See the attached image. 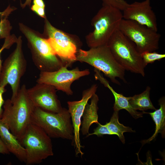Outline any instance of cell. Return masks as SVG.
Listing matches in <instances>:
<instances>
[{
	"mask_svg": "<svg viewBox=\"0 0 165 165\" xmlns=\"http://www.w3.org/2000/svg\"><path fill=\"white\" fill-rule=\"evenodd\" d=\"M27 89L26 85L23 84L12 101L10 99L5 101L1 119L18 139L31 123V115L35 108L28 96Z\"/></svg>",
	"mask_w": 165,
	"mask_h": 165,
	"instance_id": "6da1fadb",
	"label": "cell"
},
{
	"mask_svg": "<svg viewBox=\"0 0 165 165\" xmlns=\"http://www.w3.org/2000/svg\"><path fill=\"white\" fill-rule=\"evenodd\" d=\"M19 27L27 39L33 61L40 72H53L64 66L43 34L21 23Z\"/></svg>",
	"mask_w": 165,
	"mask_h": 165,
	"instance_id": "7a4b0ae2",
	"label": "cell"
},
{
	"mask_svg": "<svg viewBox=\"0 0 165 165\" xmlns=\"http://www.w3.org/2000/svg\"><path fill=\"white\" fill-rule=\"evenodd\" d=\"M123 19L121 10L111 6L102 5L92 20L93 31L86 36L88 46L90 48L106 45L118 29Z\"/></svg>",
	"mask_w": 165,
	"mask_h": 165,
	"instance_id": "3957f363",
	"label": "cell"
},
{
	"mask_svg": "<svg viewBox=\"0 0 165 165\" xmlns=\"http://www.w3.org/2000/svg\"><path fill=\"white\" fill-rule=\"evenodd\" d=\"M76 61L86 63L102 72L113 83L120 85L117 78L127 82L125 70L116 61L107 45L90 48L87 50L79 49Z\"/></svg>",
	"mask_w": 165,
	"mask_h": 165,
	"instance_id": "277c9868",
	"label": "cell"
},
{
	"mask_svg": "<svg viewBox=\"0 0 165 165\" xmlns=\"http://www.w3.org/2000/svg\"><path fill=\"white\" fill-rule=\"evenodd\" d=\"M106 45L116 61L125 70L145 76V67L141 54L134 44L118 29Z\"/></svg>",
	"mask_w": 165,
	"mask_h": 165,
	"instance_id": "5b68a950",
	"label": "cell"
},
{
	"mask_svg": "<svg viewBox=\"0 0 165 165\" xmlns=\"http://www.w3.org/2000/svg\"><path fill=\"white\" fill-rule=\"evenodd\" d=\"M31 123L41 127L50 138L73 140V128L71 115L65 108L59 112L53 113L35 107Z\"/></svg>",
	"mask_w": 165,
	"mask_h": 165,
	"instance_id": "8992f818",
	"label": "cell"
},
{
	"mask_svg": "<svg viewBox=\"0 0 165 165\" xmlns=\"http://www.w3.org/2000/svg\"><path fill=\"white\" fill-rule=\"evenodd\" d=\"M18 140L25 149L27 165L40 164L53 155L51 138L41 127L31 123Z\"/></svg>",
	"mask_w": 165,
	"mask_h": 165,
	"instance_id": "52a82bcc",
	"label": "cell"
},
{
	"mask_svg": "<svg viewBox=\"0 0 165 165\" xmlns=\"http://www.w3.org/2000/svg\"><path fill=\"white\" fill-rule=\"evenodd\" d=\"M16 43L15 49L2 65L0 75V86L5 87L9 84L11 87V101L16 97L20 89V79L26 71L27 65L22 50L21 36L17 38Z\"/></svg>",
	"mask_w": 165,
	"mask_h": 165,
	"instance_id": "ba28073f",
	"label": "cell"
},
{
	"mask_svg": "<svg viewBox=\"0 0 165 165\" xmlns=\"http://www.w3.org/2000/svg\"><path fill=\"white\" fill-rule=\"evenodd\" d=\"M43 34L64 66L68 67L77 61L78 46L76 41L63 31L53 26L46 17Z\"/></svg>",
	"mask_w": 165,
	"mask_h": 165,
	"instance_id": "9c48e42d",
	"label": "cell"
},
{
	"mask_svg": "<svg viewBox=\"0 0 165 165\" xmlns=\"http://www.w3.org/2000/svg\"><path fill=\"white\" fill-rule=\"evenodd\" d=\"M118 29L134 44L140 54L156 51L159 48L161 35L146 26L123 19Z\"/></svg>",
	"mask_w": 165,
	"mask_h": 165,
	"instance_id": "30bf717a",
	"label": "cell"
},
{
	"mask_svg": "<svg viewBox=\"0 0 165 165\" xmlns=\"http://www.w3.org/2000/svg\"><path fill=\"white\" fill-rule=\"evenodd\" d=\"M67 68L63 66L56 71L40 72L36 82L51 85L57 90L62 91L67 95H72L73 94L71 88L72 83L82 77L88 75L90 72L88 69L80 70L76 67L68 70Z\"/></svg>",
	"mask_w": 165,
	"mask_h": 165,
	"instance_id": "8fae6325",
	"label": "cell"
},
{
	"mask_svg": "<svg viewBox=\"0 0 165 165\" xmlns=\"http://www.w3.org/2000/svg\"><path fill=\"white\" fill-rule=\"evenodd\" d=\"M53 86L44 83H37L27 89L28 96L35 107L53 113L61 111L63 108Z\"/></svg>",
	"mask_w": 165,
	"mask_h": 165,
	"instance_id": "7c38bea8",
	"label": "cell"
},
{
	"mask_svg": "<svg viewBox=\"0 0 165 165\" xmlns=\"http://www.w3.org/2000/svg\"><path fill=\"white\" fill-rule=\"evenodd\" d=\"M97 87V84H93L83 91L81 100L67 102L73 128L74 137L72 144L74 147L75 155L78 156L80 154L82 157L84 154L81 150L83 146L81 145L80 138L81 118L86 105L93 94H95Z\"/></svg>",
	"mask_w": 165,
	"mask_h": 165,
	"instance_id": "4fadbf2b",
	"label": "cell"
},
{
	"mask_svg": "<svg viewBox=\"0 0 165 165\" xmlns=\"http://www.w3.org/2000/svg\"><path fill=\"white\" fill-rule=\"evenodd\" d=\"M123 12V19L135 21L157 31V18L151 6L150 0L129 4Z\"/></svg>",
	"mask_w": 165,
	"mask_h": 165,
	"instance_id": "5bb4252c",
	"label": "cell"
},
{
	"mask_svg": "<svg viewBox=\"0 0 165 165\" xmlns=\"http://www.w3.org/2000/svg\"><path fill=\"white\" fill-rule=\"evenodd\" d=\"M95 72L94 76L96 80H99L105 87L108 88L113 94L114 98L115 103L113 108L114 111H119L124 109L135 119L142 117L143 112H139L134 110L129 102L130 97H126L122 94L116 92L109 85L108 81L105 78L100 71L96 69H94Z\"/></svg>",
	"mask_w": 165,
	"mask_h": 165,
	"instance_id": "9a60e30c",
	"label": "cell"
},
{
	"mask_svg": "<svg viewBox=\"0 0 165 165\" xmlns=\"http://www.w3.org/2000/svg\"><path fill=\"white\" fill-rule=\"evenodd\" d=\"M0 137L8 150L20 161L25 163L26 152L16 137L0 119Z\"/></svg>",
	"mask_w": 165,
	"mask_h": 165,
	"instance_id": "2e32d148",
	"label": "cell"
},
{
	"mask_svg": "<svg viewBox=\"0 0 165 165\" xmlns=\"http://www.w3.org/2000/svg\"><path fill=\"white\" fill-rule=\"evenodd\" d=\"M90 99V103H87L86 105L82 116V120L81 123V130L83 135H87L89 134V128L93 123L97 124L99 123L97 114L98 97L95 94Z\"/></svg>",
	"mask_w": 165,
	"mask_h": 165,
	"instance_id": "e0dca14e",
	"label": "cell"
},
{
	"mask_svg": "<svg viewBox=\"0 0 165 165\" xmlns=\"http://www.w3.org/2000/svg\"><path fill=\"white\" fill-rule=\"evenodd\" d=\"M160 108L152 112H142L143 113L150 114L154 122L156 127L155 133L152 136L146 141L145 143L150 142L153 140L158 133L161 134L162 137H164L165 126V98L164 97L160 98L159 100Z\"/></svg>",
	"mask_w": 165,
	"mask_h": 165,
	"instance_id": "ac0fdd59",
	"label": "cell"
},
{
	"mask_svg": "<svg viewBox=\"0 0 165 165\" xmlns=\"http://www.w3.org/2000/svg\"><path fill=\"white\" fill-rule=\"evenodd\" d=\"M150 87L148 86L142 93L130 97L129 102L134 110L144 112L148 109H156L150 99Z\"/></svg>",
	"mask_w": 165,
	"mask_h": 165,
	"instance_id": "d6986e66",
	"label": "cell"
},
{
	"mask_svg": "<svg viewBox=\"0 0 165 165\" xmlns=\"http://www.w3.org/2000/svg\"><path fill=\"white\" fill-rule=\"evenodd\" d=\"M118 111H114L113 114L108 123L105 125L108 129L119 137L123 143H125V139L123 134L124 132H135L131 127H126L119 121Z\"/></svg>",
	"mask_w": 165,
	"mask_h": 165,
	"instance_id": "ffe728a7",
	"label": "cell"
},
{
	"mask_svg": "<svg viewBox=\"0 0 165 165\" xmlns=\"http://www.w3.org/2000/svg\"><path fill=\"white\" fill-rule=\"evenodd\" d=\"M145 67L149 64H152L156 61H159L165 57V54L160 53L155 51L145 52L141 54Z\"/></svg>",
	"mask_w": 165,
	"mask_h": 165,
	"instance_id": "44dd1931",
	"label": "cell"
},
{
	"mask_svg": "<svg viewBox=\"0 0 165 165\" xmlns=\"http://www.w3.org/2000/svg\"><path fill=\"white\" fill-rule=\"evenodd\" d=\"M7 16L2 17L0 21V38H6L10 35L12 26L7 19Z\"/></svg>",
	"mask_w": 165,
	"mask_h": 165,
	"instance_id": "7402d4cb",
	"label": "cell"
},
{
	"mask_svg": "<svg viewBox=\"0 0 165 165\" xmlns=\"http://www.w3.org/2000/svg\"><path fill=\"white\" fill-rule=\"evenodd\" d=\"M102 5L111 6L123 11L128 6L125 0H101Z\"/></svg>",
	"mask_w": 165,
	"mask_h": 165,
	"instance_id": "603a6c76",
	"label": "cell"
},
{
	"mask_svg": "<svg viewBox=\"0 0 165 165\" xmlns=\"http://www.w3.org/2000/svg\"><path fill=\"white\" fill-rule=\"evenodd\" d=\"M97 124L98 126L94 129L93 133L91 134L89 133L86 135V137H87L93 135H95L98 137L102 136L104 135H115L114 133L108 129L105 124L103 125L99 123Z\"/></svg>",
	"mask_w": 165,
	"mask_h": 165,
	"instance_id": "cb8c5ba5",
	"label": "cell"
},
{
	"mask_svg": "<svg viewBox=\"0 0 165 165\" xmlns=\"http://www.w3.org/2000/svg\"><path fill=\"white\" fill-rule=\"evenodd\" d=\"M17 38L14 34L10 35L5 39L4 42L0 49V75L2 66V61L1 58V54L4 49H9L14 43L16 42Z\"/></svg>",
	"mask_w": 165,
	"mask_h": 165,
	"instance_id": "d4e9b609",
	"label": "cell"
},
{
	"mask_svg": "<svg viewBox=\"0 0 165 165\" xmlns=\"http://www.w3.org/2000/svg\"><path fill=\"white\" fill-rule=\"evenodd\" d=\"M31 9L38 16L45 19L46 18L45 8L36 6L33 4L31 7Z\"/></svg>",
	"mask_w": 165,
	"mask_h": 165,
	"instance_id": "484cf974",
	"label": "cell"
},
{
	"mask_svg": "<svg viewBox=\"0 0 165 165\" xmlns=\"http://www.w3.org/2000/svg\"><path fill=\"white\" fill-rule=\"evenodd\" d=\"M6 91L5 87L0 86V119L2 117L3 112V110L2 109V106L5 102V101L3 97V94Z\"/></svg>",
	"mask_w": 165,
	"mask_h": 165,
	"instance_id": "4316f807",
	"label": "cell"
},
{
	"mask_svg": "<svg viewBox=\"0 0 165 165\" xmlns=\"http://www.w3.org/2000/svg\"><path fill=\"white\" fill-rule=\"evenodd\" d=\"M0 153L3 154H9L10 152L0 137Z\"/></svg>",
	"mask_w": 165,
	"mask_h": 165,
	"instance_id": "83f0119b",
	"label": "cell"
},
{
	"mask_svg": "<svg viewBox=\"0 0 165 165\" xmlns=\"http://www.w3.org/2000/svg\"><path fill=\"white\" fill-rule=\"evenodd\" d=\"M33 5L45 8V5L43 0H33Z\"/></svg>",
	"mask_w": 165,
	"mask_h": 165,
	"instance_id": "f1b7e54d",
	"label": "cell"
},
{
	"mask_svg": "<svg viewBox=\"0 0 165 165\" xmlns=\"http://www.w3.org/2000/svg\"><path fill=\"white\" fill-rule=\"evenodd\" d=\"M32 0H25L24 2L22 3L21 2H20V7L22 8H24L26 6L30 7Z\"/></svg>",
	"mask_w": 165,
	"mask_h": 165,
	"instance_id": "f546056e",
	"label": "cell"
},
{
	"mask_svg": "<svg viewBox=\"0 0 165 165\" xmlns=\"http://www.w3.org/2000/svg\"><path fill=\"white\" fill-rule=\"evenodd\" d=\"M13 1H16V0H13Z\"/></svg>",
	"mask_w": 165,
	"mask_h": 165,
	"instance_id": "4dcf8cb0",
	"label": "cell"
}]
</instances>
